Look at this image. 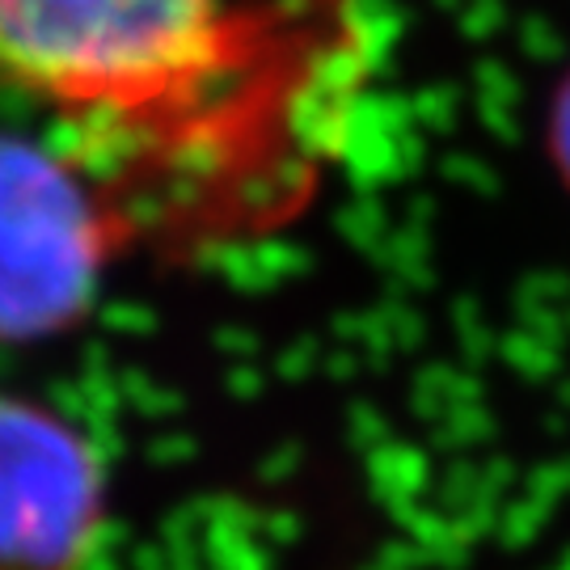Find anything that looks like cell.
<instances>
[{
  "label": "cell",
  "mask_w": 570,
  "mask_h": 570,
  "mask_svg": "<svg viewBox=\"0 0 570 570\" xmlns=\"http://www.w3.org/2000/svg\"><path fill=\"white\" fill-rule=\"evenodd\" d=\"M102 520L94 444L56 410L0 393V570H85Z\"/></svg>",
  "instance_id": "obj_3"
},
{
  "label": "cell",
  "mask_w": 570,
  "mask_h": 570,
  "mask_svg": "<svg viewBox=\"0 0 570 570\" xmlns=\"http://www.w3.org/2000/svg\"><path fill=\"white\" fill-rule=\"evenodd\" d=\"M140 233V212L81 148L0 131V343L77 326Z\"/></svg>",
  "instance_id": "obj_2"
},
{
  "label": "cell",
  "mask_w": 570,
  "mask_h": 570,
  "mask_svg": "<svg viewBox=\"0 0 570 570\" xmlns=\"http://www.w3.org/2000/svg\"><path fill=\"white\" fill-rule=\"evenodd\" d=\"M550 148H553V161H558V169H562V178H567V186H570V77L562 81L558 98H553Z\"/></svg>",
  "instance_id": "obj_4"
},
{
  "label": "cell",
  "mask_w": 570,
  "mask_h": 570,
  "mask_svg": "<svg viewBox=\"0 0 570 570\" xmlns=\"http://www.w3.org/2000/svg\"><path fill=\"white\" fill-rule=\"evenodd\" d=\"M296 21L258 0H0V81L102 157L144 228L220 233L292 204Z\"/></svg>",
  "instance_id": "obj_1"
}]
</instances>
